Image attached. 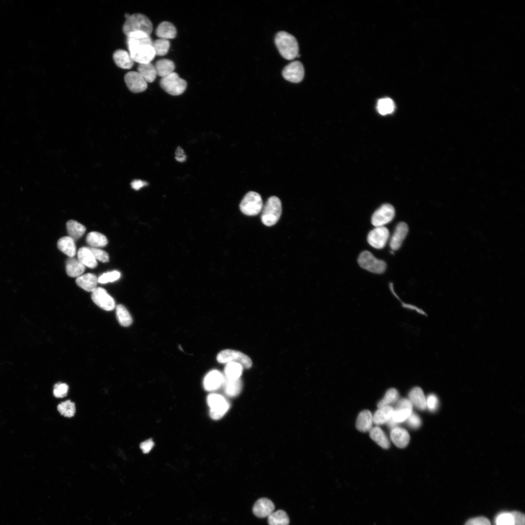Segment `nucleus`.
<instances>
[{
    "instance_id": "4be33fe9",
    "label": "nucleus",
    "mask_w": 525,
    "mask_h": 525,
    "mask_svg": "<svg viewBox=\"0 0 525 525\" xmlns=\"http://www.w3.org/2000/svg\"><path fill=\"white\" fill-rule=\"evenodd\" d=\"M77 285L88 292H93L97 287L98 278L93 274H87L77 278Z\"/></svg>"
},
{
    "instance_id": "6e6d98bb",
    "label": "nucleus",
    "mask_w": 525,
    "mask_h": 525,
    "mask_svg": "<svg viewBox=\"0 0 525 525\" xmlns=\"http://www.w3.org/2000/svg\"><path fill=\"white\" fill-rule=\"evenodd\" d=\"M175 158L180 162H184L186 160V156L184 151L180 147L176 151Z\"/></svg>"
},
{
    "instance_id": "1a4fd4ad",
    "label": "nucleus",
    "mask_w": 525,
    "mask_h": 525,
    "mask_svg": "<svg viewBox=\"0 0 525 525\" xmlns=\"http://www.w3.org/2000/svg\"><path fill=\"white\" fill-rule=\"evenodd\" d=\"M207 403L210 408V415L214 420L221 419L228 412L230 404L222 396L211 393L207 397Z\"/></svg>"
},
{
    "instance_id": "c03bdc74",
    "label": "nucleus",
    "mask_w": 525,
    "mask_h": 525,
    "mask_svg": "<svg viewBox=\"0 0 525 525\" xmlns=\"http://www.w3.org/2000/svg\"><path fill=\"white\" fill-rule=\"evenodd\" d=\"M68 390L69 386L66 384L58 383L54 386V395L57 398H63L67 396Z\"/></svg>"
},
{
    "instance_id": "79ce46f5",
    "label": "nucleus",
    "mask_w": 525,
    "mask_h": 525,
    "mask_svg": "<svg viewBox=\"0 0 525 525\" xmlns=\"http://www.w3.org/2000/svg\"><path fill=\"white\" fill-rule=\"evenodd\" d=\"M413 413L410 410H394L391 419L399 424L406 421Z\"/></svg>"
},
{
    "instance_id": "0eeeda50",
    "label": "nucleus",
    "mask_w": 525,
    "mask_h": 525,
    "mask_svg": "<svg viewBox=\"0 0 525 525\" xmlns=\"http://www.w3.org/2000/svg\"><path fill=\"white\" fill-rule=\"evenodd\" d=\"M160 85L167 93L174 96L182 94L185 91L187 83L174 72L162 78Z\"/></svg>"
},
{
    "instance_id": "49530a36",
    "label": "nucleus",
    "mask_w": 525,
    "mask_h": 525,
    "mask_svg": "<svg viewBox=\"0 0 525 525\" xmlns=\"http://www.w3.org/2000/svg\"><path fill=\"white\" fill-rule=\"evenodd\" d=\"M427 408L432 412H435L439 407V401L438 397L434 394H431L426 398Z\"/></svg>"
},
{
    "instance_id": "4468645a",
    "label": "nucleus",
    "mask_w": 525,
    "mask_h": 525,
    "mask_svg": "<svg viewBox=\"0 0 525 525\" xmlns=\"http://www.w3.org/2000/svg\"><path fill=\"white\" fill-rule=\"evenodd\" d=\"M282 74L287 80L293 83H299L304 77V67L301 62H293L284 68Z\"/></svg>"
},
{
    "instance_id": "37998d69",
    "label": "nucleus",
    "mask_w": 525,
    "mask_h": 525,
    "mask_svg": "<svg viewBox=\"0 0 525 525\" xmlns=\"http://www.w3.org/2000/svg\"><path fill=\"white\" fill-rule=\"evenodd\" d=\"M121 277V274L117 271H113L104 274L98 278V282L100 284H106L108 282H113Z\"/></svg>"
},
{
    "instance_id": "423d86ee",
    "label": "nucleus",
    "mask_w": 525,
    "mask_h": 525,
    "mask_svg": "<svg viewBox=\"0 0 525 525\" xmlns=\"http://www.w3.org/2000/svg\"><path fill=\"white\" fill-rule=\"evenodd\" d=\"M358 262L362 268L374 274H383L386 268L384 261L376 258L371 252L367 250L360 253Z\"/></svg>"
},
{
    "instance_id": "5701e85b",
    "label": "nucleus",
    "mask_w": 525,
    "mask_h": 525,
    "mask_svg": "<svg viewBox=\"0 0 525 525\" xmlns=\"http://www.w3.org/2000/svg\"><path fill=\"white\" fill-rule=\"evenodd\" d=\"M372 423L371 413L368 410H365L359 414L356 422V427L359 431L366 432L372 429Z\"/></svg>"
},
{
    "instance_id": "603ef678",
    "label": "nucleus",
    "mask_w": 525,
    "mask_h": 525,
    "mask_svg": "<svg viewBox=\"0 0 525 525\" xmlns=\"http://www.w3.org/2000/svg\"><path fill=\"white\" fill-rule=\"evenodd\" d=\"M513 519L514 525H525V514L519 511H514L510 512Z\"/></svg>"
},
{
    "instance_id": "412c9836",
    "label": "nucleus",
    "mask_w": 525,
    "mask_h": 525,
    "mask_svg": "<svg viewBox=\"0 0 525 525\" xmlns=\"http://www.w3.org/2000/svg\"><path fill=\"white\" fill-rule=\"evenodd\" d=\"M85 271V266L74 257H69L66 261V271L71 278H78Z\"/></svg>"
},
{
    "instance_id": "6ab92c4d",
    "label": "nucleus",
    "mask_w": 525,
    "mask_h": 525,
    "mask_svg": "<svg viewBox=\"0 0 525 525\" xmlns=\"http://www.w3.org/2000/svg\"><path fill=\"white\" fill-rule=\"evenodd\" d=\"M113 60L116 65L123 69H130L134 65L135 62L131 58L129 52L122 49L115 51L113 55Z\"/></svg>"
},
{
    "instance_id": "ddd939ff",
    "label": "nucleus",
    "mask_w": 525,
    "mask_h": 525,
    "mask_svg": "<svg viewBox=\"0 0 525 525\" xmlns=\"http://www.w3.org/2000/svg\"><path fill=\"white\" fill-rule=\"evenodd\" d=\"M124 81L128 89L134 93L143 92L148 88L147 82L138 72L127 73L124 76Z\"/></svg>"
},
{
    "instance_id": "9b49d317",
    "label": "nucleus",
    "mask_w": 525,
    "mask_h": 525,
    "mask_svg": "<svg viewBox=\"0 0 525 525\" xmlns=\"http://www.w3.org/2000/svg\"><path fill=\"white\" fill-rule=\"evenodd\" d=\"M93 301L101 309L111 311L116 308L114 299L102 288H97L92 294Z\"/></svg>"
},
{
    "instance_id": "cd10ccee",
    "label": "nucleus",
    "mask_w": 525,
    "mask_h": 525,
    "mask_svg": "<svg viewBox=\"0 0 525 525\" xmlns=\"http://www.w3.org/2000/svg\"><path fill=\"white\" fill-rule=\"evenodd\" d=\"M60 250L70 257H74L77 253L75 241L69 236L60 239L57 244Z\"/></svg>"
},
{
    "instance_id": "6e6552de",
    "label": "nucleus",
    "mask_w": 525,
    "mask_h": 525,
    "mask_svg": "<svg viewBox=\"0 0 525 525\" xmlns=\"http://www.w3.org/2000/svg\"><path fill=\"white\" fill-rule=\"evenodd\" d=\"M218 362L226 364L235 362L240 364L243 369H249L252 365L251 359L243 353L231 349H226L219 352L216 357Z\"/></svg>"
},
{
    "instance_id": "72a5a7b5",
    "label": "nucleus",
    "mask_w": 525,
    "mask_h": 525,
    "mask_svg": "<svg viewBox=\"0 0 525 525\" xmlns=\"http://www.w3.org/2000/svg\"><path fill=\"white\" fill-rule=\"evenodd\" d=\"M138 72L147 83L153 82L157 75L155 66L151 63L139 64Z\"/></svg>"
},
{
    "instance_id": "864d4df0",
    "label": "nucleus",
    "mask_w": 525,
    "mask_h": 525,
    "mask_svg": "<svg viewBox=\"0 0 525 525\" xmlns=\"http://www.w3.org/2000/svg\"><path fill=\"white\" fill-rule=\"evenodd\" d=\"M154 446V443L152 439L147 440L140 445V448L145 454L149 453Z\"/></svg>"
},
{
    "instance_id": "4d7b16f0",
    "label": "nucleus",
    "mask_w": 525,
    "mask_h": 525,
    "mask_svg": "<svg viewBox=\"0 0 525 525\" xmlns=\"http://www.w3.org/2000/svg\"><path fill=\"white\" fill-rule=\"evenodd\" d=\"M402 306L404 308L412 309V310H415L417 312H418V313H419L420 314H425V312L423 311H422L420 309L417 308V307H415L414 306H413V305H410V304H405V303H403Z\"/></svg>"
},
{
    "instance_id": "aec40b11",
    "label": "nucleus",
    "mask_w": 525,
    "mask_h": 525,
    "mask_svg": "<svg viewBox=\"0 0 525 525\" xmlns=\"http://www.w3.org/2000/svg\"><path fill=\"white\" fill-rule=\"evenodd\" d=\"M409 399L413 405L419 410L424 411L427 409L426 398L420 387H415L410 391Z\"/></svg>"
},
{
    "instance_id": "dca6fc26",
    "label": "nucleus",
    "mask_w": 525,
    "mask_h": 525,
    "mask_svg": "<svg viewBox=\"0 0 525 525\" xmlns=\"http://www.w3.org/2000/svg\"><path fill=\"white\" fill-rule=\"evenodd\" d=\"M408 232L409 227L406 223L401 222L397 225L389 243L390 247L393 251L400 248Z\"/></svg>"
},
{
    "instance_id": "473e14b6",
    "label": "nucleus",
    "mask_w": 525,
    "mask_h": 525,
    "mask_svg": "<svg viewBox=\"0 0 525 525\" xmlns=\"http://www.w3.org/2000/svg\"><path fill=\"white\" fill-rule=\"evenodd\" d=\"M86 242L92 247H102L108 243V240L104 234L96 232L89 233L87 236Z\"/></svg>"
},
{
    "instance_id": "c85d7f7f",
    "label": "nucleus",
    "mask_w": 525,
    "mask_h": 525,
    "mask_svg": "<svg viewBox=\"0 0 525 525\" xmlns=\"http://www.w3.org/2000/svg\"><path fill=\"white\" fill-rule=\"evenodd\" d=\"M66 227L69 237L75 241L79 239L86 230L84 226L74 220H69L67 222Z\"/></svg>"
},
{
    "instance_id": "2eb2a0df",
    "label": "nucleus",
    "mask_w": 525,
    "mask_h": 525,
    "mask_svg": "<svg viewBox=\"0 0 525 525\" xmlns=\"http://www.w3.org/2000/svg\"><path fill=\"white\" fill-rule=\"evenodd\" d=\"M225 376L219 371L213 370L210 371L203 379V386L208 391L218 389L223 386Z\"/></svg>"
},
{
    "instance_id": "a19ab883",
    "label": "nucleus",
    "mask_w": 525,
    "mask_h": 525,
    "mask_svg": "<svg viewBox=\"0 0 525 525\" xmlns=\"http://www.w3.org/2000/svg\"><path fill=\"white\" fill-rule=\"evenodd\" d=\"M152 46L156 56H163L168 53L170 44L168 40L159 39L153 42Z\"/></svg>"
},
{
    "instance_id": "f257e3e1",
    "label": "nucleus",
    "mask_w": 525,
    "mask_h": 525,
    "mask_svg": "<svg viewBox=\"0 0 525 525\" xmlns=\"http://www.w3.org/2000/svg\"><path fill=\"white\" fill-rule=\"evenodd\" d=\"M275 42L280 53L285 59L293 60L298 56L299 45L292 35L285 31L280 32L277 34Z\"/></svg>"
},
{
    "instance_id": "ea45409f",
    "label": "nucleus",
    "mask_w": 525,
    "mask_h": 525,
    "mask_svg": "<svg viewBox=\"0 0 525 525\" xmlns=\"http://www.w3.org/2000/svg\"><path fill=\"white\" fill-rule=\"evenodd\" d=\"M57 409L62 416L67 418L73 417L76 412L75 403L70 401H67L61 403L58 406Z\"/></svg>"
},
{
    "instance_id": "bb28decb",
    "label": "nucleus",
    "mask_w": 525,
    "mask_h": 525,
    "mask_svg": "<svg viewBox=\"0 0 525 525\" xmlns=\"http://www.w3.org/2000/svg\"><path fill=\"white\" fill-rule=\"evenodd\" d=\"M393 411V408L390 406L379 408L372 416L373 423L377 426L387 423L392 418Z\"/></svg>"
},
{
    "instance_id": "09e8293b",
    "label": "nucleus",
    "mask_w": 525,
    "mask_h": 525,
    "mask_svg": "<svg viewBox=\"0 0 525 525\" xmlns=\"http://www.w3.org/2000/svg\"><path fill=\"white\" fill-rule=\"evenodd\" d=\"M406 421L408 425L414 429L419 428L422 425V421L420 417L413 412Z\"/></svg>"
},
{
    "instance_id": "7ed1b4c3",
    "label": "nucleus",
    "mask_w": 525,
    "mask_h": 525,
    "mask_svg": "<svg viewBox=\"0 0 525 525\" xmlns=\"http://www.w3.org/2000/svg\"><path fill=\"white\" fill-rule=\"evenodd\" d=\"M282 212V203L277 197H270L262 209L261 220L267 226L275 225L279 220Z\"/></svg>"
},
{
    "instance_id": "20e7f679",
    "label": "nucleus",
    "mask_w": 525,
    "mask_h": 525,
    "mask_svg": "<svg viewBox=\"0 0 525 525\" xmlns=\"http://www.w3.org/2000/svg\"><path fill=\"white\" fill-rule=\"evenodd\" d=\"M152 45L140 44L128 46L129 53L131 58L135 62L139 64L151 63L156 56Z\"/></svg>"
},
{
    "instance_id": "f3484780",
    "label": "nucleus",
    "mask_w": 525,
    "mask_h": 525,
    "mask_svg": "<svg viewBox=\"0 0 525 525\" xmlns=\"http://www.w3.org/2000/svg\"><path fill=\"white\" fill-rule=\"evenodd\" d=\"M275 509V505L271 500L267 498H262L255 503L253 512L258 517L264 518L271 514Z\"/></svg>"
},
{
    "instance_id": "4c0bfd02",
    "label": "nucleus",
    "mask_w": 525,
    "mask_h": 525,
    "mask_svg": "<svg viewBox=\"0 0 525 525\" xmlns=\"http://www.w3.org/2000/svg\"><path fill=\"white\" fill-rule=\"evenodd\" d=\"M268 523L269 525H289L290 519L285 511L279 510L268 516Z\"/></svg>"
},
{
    "instance_id": "c9c22d12",
    "label": "nucleus",
    "mask_w": 525,
    "mask_h": 525,
    "mask_svg": "<svg viewBox=\"0 0 525 525\" xmlns=\"http://www.w3.org/2000/svg\"><path fill=\"white\" fill-rule=\"evenodd\" d=\"M243 368L239 363L235 362H229L226 364L224 367V373L225 377L230 379H237L240 378L243 372Z\"/></svg>"
},
{
    "instance_id": "393cba45",
    "label": "nucleus",
    "mask_w": 525,
    "mask_h": 525,
    "mask_svg": "<svg viewBox=\"0 0 525 525\" xmlns=\"http://www.w3.org/2000/svg\"><path fill=\"white\" fill-rule=\"evenodd\" d=\"M175 27L169 22H163L157 27L156 34L159 39L166 40L174 39L177 35Z\"/></svg>"
},
{
    "instance_id": "a211bd4d",
    "label": "nucleus",
    "mask_w": 525,
    "mask_h": 525,
    "mask_svg": "<svg viewBox=\"0 0 525 525\" xmlns=\"http://www.w3.org/2000/svg\"><path fill=\"white\" fill-rule=\"evenodd\" d=\"M390 439L397 447L404 448L408 446L410 441V436L404 429L396 427L392 429Z\"/></svg>"
},
{
    "instance_id": "a18cd8bd",
    "label": "nucleus",
    "mask_w": 525,
    "mask_h": 525,
    "mask_svg": "<svg viewBox=\"0 0 525 525\" xmlns=\"http://www.w3.org/2000/svg\"><path fill=\"white\" fill-rule=\"evenodd\" d=\"M496 525H514L513 517L510 512H503L496 518Z\"/></svg>"
},
{
    "instance_id": "f704fd0d",
    "label": "nucleus",
    "mask_w": 525,
    "mask_h": 525,
    "mask_svg": "<svg viewBox=\"0 0 525 525\" xmlns=\"http://www.w3.org/2000/svg\"><path fill=\"white\" fill-rule=\"evenodd\" d=\"M115 308L117 319L121 325L128 327L133 324L132 317L124 306L118 305Z\"/></svg>"
},
{
    "instance_id": "39448f33",
    "label": "nucleus",
    "mask_w": 525,
    "mask_h": 525,
    "mask_svg": "<svg viewBox=\"0 0 525 525\" xmlns=\"http://www.w3.org/2000/svg\"><path fill=\"white\" fill-rule=\"evenodd\" d=\"M263 208V203L260 195L250 191L244 197L240 204L241 211L245 215L254 216L258 215Z\"/></svg>"
},
{
    "instance_id": "7c9ffc66",
    "label": "nucleus",
    "mask_w": 525,
    "mask_h": 525,
    "mask_svg": "<svg viewBox=\"0 0 525 525\" xmlns=\"http://www.w3.org/2000/svg\"><path fill=\"white\" fill-rule=\"evenodd\" d=\"M127 36V46L139 44H153V41L150 35L143 32H135L130 33Z\"/></svg>"
},
{
    "instance_id": "8fccbe9b",
    "label": "nucleus",
    "mask_w": 525,
    "mask_h": 525,
    "mask_svg": "<svg viewBox=\"0 0 525 525\" xmlns=\"http://www.w3.org/2000/svg\"><path fill=\"white\" fill-rule=\"evenodd\" d=\"M397 404L394 410H413V405L409 400L402 399L397 402Z\"/></svg>"
},
{
    "instance_id": "9d476101",
    "label": "nucleus",
    "mask_w": 525,
    "mask_h": 525,
    "mask_svg": "<svg viewBox=\"0 0 525 525\" xmlns=\"http://www.w3.org/2000/svg\"><path fill=\"white\" fill-rule=\"evenodd\" d=\"M395 214V209L391 205L385 204L373 213L371 223L376 227L384 226L392 220Z\"/></svg>"
},
{
    "instance_id": "b1692460",
    "label": "nucleus",
    "mask_w": 525,
    "mask_h": 525,
    "mask_svg": "<svg viewBox=\"0 0 525 525\" xmlns=\"http://www.w3.org/2000/svg\"><path fill=\"white\" fill-rule=\"evenodd\" d=\"M78 260L81 263L89 268L94 269L97 266L96 259L88 247L80 248L77 253Z\"/></svg>"
},
{
    "instance_id": "c756f323",
    "label": "nucleus",
    "mask_w": 525,
    "mask_h": 525,
    "mask_svg": "<svg viewBox=\"0 0 525 525\" xmlns=\"http://www.w3.org/2000/svg\"><path fill=\"white\" fill-rule=\"evenodd\" d=\"M155 68L157 75L163 78L174 73L175 66L172 61L162 59L157 62Z\"/></svg>"
},
{
    "instance_id": "e433bc0d",
    "label": "nucleus",
    "mask_w": 525,
    "mask_h": 525,
    "mask_svg": "<svg viewBox=\"0 0 525 525\" xmlns=\"http://www.w3.org/2000/svg\"><path fill=\"white\" fill-rule=\"evenodd\" d=\"M399 398L398 390L394 388H390L386 392L383 399L378 402L377 407L381 408L389 406L390 405L397 402L399 400Z\"/></svg>"
},
{
    "instance_id": "58836bf2",
    "label": "nucleus",
    "mask_w": 525,
    "mask_h": 525,
    "mask_svg": "<svg viewBox=\"0 0 525 525\" xmlns=\"http://www.w3.org/2000/svg\"><path fill=\"white\" fill-rule=\"evenodd\" d=\"M377 108L380 114L385 115L393 112L395 105L390 98H385L378 101Z\"/></svg>"
},
{
    "instance_id": "de8ad7c7",
    "label": "nucleus",
    "mask_w": 525,
    "mask_h": 525,
    "mask_svg": "<svg viewBox=\"0 0 525 525\" xmlns=\"http://www.w3.org/2000/svg\"><path fill=\"white\" fill-rule=\"evenodd\" d=\"M88 248L92 252L96 260H97L104 262V263L109 262V255L106 251L97 248L92 247H88Z\"/></svg>"
},
{
    "instance_id": "a878e982",
    "label": "nucleus",
    "mask_w": 525,
    "mask_h": 525,
    "mask_svg": "<svg viewBox=\"0 0 525 525\" xmlns=\"http://www.w3.org/2000/svg\"><path fill=\"white\" fill-rule=\"evenodd\" d=\"M223 386L227 396L230 397H235L240 393L242 385L240 378L230 379L225 377Z\"/></svg>"
},
{
    "instance_id": "3c124183",
    "label": "nucleus",
    "mask_w": 525,
    "mask_h": 525,
    "mask_svg": "<svg viewBox=\"0 0 525 525\" xmlns=\"http://www.w3.org/2000/svg\"><path fill=\"white\" fill-rule=\"evenodd\" d=\"M465 525H491L488 519L484 517H478L469 520Z\"/></svg>"
},
{
    "instance_id": "f8f14e48",
    "label": "nucleus",
    "mask_w": 525,
    "mask_h": 525,
    "mask_svg": "<svg viewBox=\"0 0 525 525\" xmlns=\"http://www.w3.org/2000/svg\"><path fill=\"white\" fill-rule=\"evenodd\" d=\"M389 236V232L386 227H377L369 232L367 241L373 247L381 249L386 246Z\"/></svg>"
},
{
    "instance_id": "5fc2aeb1",
    "label": "nucleus",
    "mask_w": 525,
    "mask_h": 525,
    "mask_svg": "<svg viewBox=\"0 0 525 525\" xmlns=\"http://www.w3.org/2000/svg\"><path fill=\"white\" fill-rule=\"evenodd\" d=\"M148 185L147 182L139 180H135L131 184V187L136 190H139Z\"/></svg>"
},
{
    "instance_id": "f03ea898",
    "label": "nucleus",
    "mask_w": 525,
    "mask_h": 525,
    "mask_svg": "<svg viewBox=\"0 0 525 525\" xmlns=\"http://www.w3.org/2000/svg\"><path fill=\"white\" fill-rule=\"evenodd\" d=\"M124 34L126 36L135 32H143L151 35L153 31V25L146 15L137 14L131 15L126 19L123 28Z\"/></svg>"
},
{
    "instance_id": "2f4dec72",
    "label": "nucleus",
    "mask_w": 525,
    "mask_h": 525,
    "mask_svg": "<svg viewBox=\"0 0 525 525\" xmlns=\"http://www.w3.org/2000/svg\"><path fill=\"white\" fill-rule=\"evenodd\" d=\"M370 437L384 449H387L390 447V442L383 431L379 427H374L370 431Z\"/></svg>"
}]
</instances>
